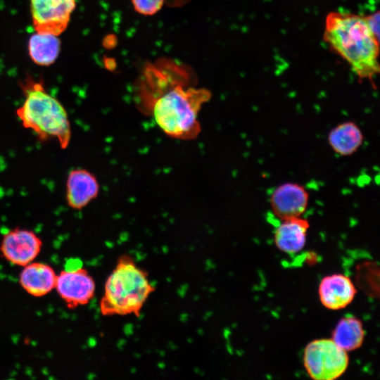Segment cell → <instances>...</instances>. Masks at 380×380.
<instances>
[{
  "label": "cell",
  "mask_w": 380,
  "mask_h": 380,
  "mask_svg": "<svg viewBox=\"0 0 380 380\" xmlns=\"http://www.w3.org/2000/svg\"><path fill=\"white\" fill-rule=\"evenodd\" d=\"M57 274L50 265L32 262L23 267L19 275L21 287L30 295L44 296L55 289Z\"/></svg>",
  "instance_id": "13"
},
{
  "label": "cell",
  "mask_w": 380,
  "mask_h": 380,
  "mask_svg": "<svg viewBox=\"0 0 380 380\" xmlns=\"http://www.w3.org/2000/svg\"><path fill=\"white\" fill-rule=\"evenodd\" d=\"M308 202V191L303 185L295 182L279 185L270 198L272 213L281 220L300 217L305 212Z\"/></svg>",
  "instance_id": "9"
},
{
  "label": "cell",
  "mask_w": 380,
  "mask_h": 380,
  "mask_svg": "<svg viewBox=\"0 0 380 380\" xmlns=\"http://www.w3.org/2000/svg\"><path fill=\"white\" fill-rule=\"evenodd\" d=\"M59 296L70 308L87 305L94 296L96 284L83 267L63 270L56 277L55 285Z\"/></svg>",
  "instance_id": "8"
},
{
  "label": "cell",
  "mask_w": 380,
  "mask_h": 380,
  "mask_svg": "<svg viewBox=\"0 0 380 380\" xmlns=\"http://www.w3.org/2000/svg\"><path fill=\"white\" fill-rule=\"evenodd\" d=\"M154 290L147 273L129 255H122L105 283L101 312L104 316H139Z\"/></svg>",
  "instance_id": "3"
},
{
  "label": "cell",
  "mask_w": 380,
  "mask_h": 380,
  "mask_svg": "<svg viewBox=\"0 0 380 380\" xmlns=\"http://www.w3.org/2000/svg\"><path fill=\"white\" fill-rule=\"evenodd\" d=\"M362 322L353 315L342 317L332 331L331 340L346 352L358 349L365 338Z\"/></svg>",
  "instance_id": "15"
},
{
  "label": "cell",
  "mask_w": 380,
  "mask_h": 380,
  "mask_svg": "<svg viewBox=\"0 0 380 380\" xmlns=\"http://www.w3.org/2000/svg\"><path fill=\"white\" fill-rule=\"evenodd\" d=\"M82 267V261L77 258H72L67 261L65 270H75Z\"/></svg>",
  "instance_id": "19"
},
{
  "label": "cell",
  "mask_w": 380,
  "mask_h": 380,
  "mask_svg": "<svg viewBox=\"0 0 380 380\" xmlns=\"http://www.w3.org/2000/svg\"><path fill=\"white\" fill-rule=\"evenodd\" d=\"M135 11L142 15H151L158 12L164 0H132Z\"/></svg>",
  "instance_id": "17"
},
{
  "label": "cell",
  "mask_w": 380,
  "mask_h": 380,
  "mask_svg": "<svg viewBox=\"0 0 380 380\" xmlns=\"http://www.w3.org/2000/svg\"><path fill=\"white\" fill-rule=\"evenodd\" d=\"M275 229L274 239L277 248L286 253L302 251L305 245L309 222L301 217L281 220Z\"/></svg>",
  "instance_id": "12"
},
{
  "label": "cell",
  "mask_w": 380,
  "mask_h": 380,
  "mask_svg": "<svg viewBox=\"0 0 380 380\" xmlns=\"http://www.w3.org/2000/svg\"><path fill=\"white\" fill-rule=\"evenodd\" d=\"M210 98L211 93L207 89L177 86L155 101L153 115L159 127L169 137L194 139L201 131L198 112Z\"/></svg>",
  "instance_id": "4"
},
{
  "label": "cell",
  "mask_w": 380,
  "mask_h": 380,
  "mask_svg": "<svg viewBox=\"0 0 380 380\" xmlns=\"http://www.w3.org/2000/svg\"><path fill=\"white\" fill-rule=\"evenodd\" d=\"M99 192L96 177L84 168L70 170L65 182V199L68 205L81 210L95 199Z\"/></svg>",
  "instance_id": "10"
},
{
  "label": "cell",
  "mask_w": 380,
  "mask_h": 380,
  "mask_svg": "<svg viewBox=\"0 0 380 380\" xmlns=\"http://www.w3.org/2000/svg\"><path fill=\"white\" fill-rule=\"evenodd\" d=\"M75 6V0H30L35 30L58 36L67 28Z\"/></svg>",
  "instance_id": "6"
},
{
  "label": "cell",
  "mask_w": 380,
  "mask_h": 380,
  "mask_svg": "<svg viewBox=\"0 0 380 380\" xmlns=\"http://www.w3.org/2000/svg\"><path fill=\"white\" fill-rule=\"evenodd\" d=\"M42 246V240L35 232L15 228L4 234L0 251L7 261L24 267L34 260Z\"/></svg>",
  "instance_id": "7"
},
{
  "label": "cell",
  "mask_w": 380,
  "mask_h": 380,
  "mask_svg": "<svg viewBox=\"0 0 380 380\" xmlns=\"http://www.w3.org/2000/svg\"><path fill=\"white\" fill-rule=\"evenodd\" d=\"M20 87L25 101L16 110V115L23 127L32 130L39 141L55 139L62 149H66L72 130L63 105L45 90L42 82L27 78Z\"/></svg>",
  "instance_id": "2"
},
{
  "label": "cell",
  "mask_w": 380,
  "mask_h": 380,
  "mask_svg": "<svg viewBox=\"0 0 380 380\" xmlns=\"http://www.w3.org/2000/svg\"><path fill=\"white\" fill-rule=\"evenodd\" d=\"M324 40L361 79L373 80L379 72V39L360 15L334 11L325 20Z\"/></svg>",
  "instance_id": "1"
},
{
  "label": "cell",
  "mask_w": 380,
  "mask_h": 380,
  "mask_svg": "<svg viewBox=\"0 0 380 380\" xmlns=\"http://www.w3.org/2000/svg\"><path fill=\"white\" fill-rule=\"evenodd\" d=\"M379 13L377 11L365 16L366 21L371 31L379 39Z\"/></svg>",
  "instance_id": "18"
},
{
  "label": "cell",
  "mask_w": 380,
  "mask_h": 380,
  "mask_svg": "<svg viewBox=\"0 0 380 380\" xmlns=\"http://www.w3.org/2000/svg\"><path fill=\"white\" fill-rule=\"evenodd\" d=\"M349 365L348 352L338 347L331 338L310 342L303 353V365L315 380H334L345 373Z\"/></svg>",
  "instance_id": "5"
},
{
  "label": "cell",
  "mask_w": 380,
  "mask_h": 380,
  "mask_svg": "<svg viewBox=\"0 0 380 380\" xmlns=\"http://www.w3.org/2000/svg\"><path fill=\"white\" fill-rule=\"evenodd\" d=\"M357 293L351 279L342 274H333L322 278L318 294L324 307L331 310H341L350 305Z\"/></svg>",
  "instance_id": "11"
},
{
  "label": "cell",
  "mask_w": 380,
  "mask_h": 380,
  "mask_svg": "<svg viewBox=\"0 0 380 380\" xmlns=\"http://www.w3.org/2000/svg\"><path fill=\"white\" fill-rule=\"evenodd\" d=\"M327 139L330 147L336 153L349 156L361 146L364 136L355 122L347 121L333 127L328 134Z\"/></svg>",
  "instance_id": "14"
},
{
  "label": "cell",
  "mask_w": 380,
  "mask_h": 380,
  "mask_svg": "<svg viewBox=\"0 0 380 380\" xmlns=\"http://www.w3.org/2000/svg\"><path fill=\"white\" fill-rule=\"evenodd\" d=\"M60 49L61 42L56 35L37 32L29 39V55L32 61L39 65L48 66L53 63Z\"/></svg>",
  "instance_id": "16"
}]
</instances>
